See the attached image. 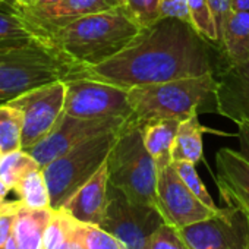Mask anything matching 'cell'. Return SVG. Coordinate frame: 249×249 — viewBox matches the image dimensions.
<instances>
[{"label":"cell","instance_id":"cell-1","mask_svg":"<svg viewBox=\"0 0 249 249\" xmlns=\"http://www.w3.org/2000/svg\"><path fill=\"white\" fill-rule=\"evenodd\" d=\"M215 72L208 41L188 22L161 18L141 30L138 37L114 57L87 68L84 78L131 89Z\"/></svg>","mask_w":249,"mask_h":249},{"label":"cell","instance_id":"cell-2","mask_svg":"<svg viewBox=\"0 0 249 249\" xmlns=\"http://www.w3.org/2000/svg\"><path fill=\"white\" fill-rule=\"evenodd\" d=\"M85 69L59 54L46 38H0V106L41 85L84 78Z\"/></svg>","mask_w":249,"mask_h":249},{"label":"cell","instance_id":"cell-3","mask_svg":"<svg viewBox=\"0 0 249 249\" xmlns=\"http://www.w3.org/2000/svg\"><path fill=\"white\" fill-rule=\"evenodd\" d=\"M141 33V27L123 9L84 17L49 36L50 46L72 63L97 66L123 49Z\"/></svg>","mask_w":249,"mask_h":249},{"label":"cell","instance_id":"cell-4","mask_svg":"<svg viewBox=\"0 0 249 249\" xmlns=\"http://www.w3.org/2000/svg\"><path fill=\"white\" fill-rule=\"evenodd\" d=\"M217 79L214 73L175 79L161 84L142 85L129 89L132 114L126 120L144 126L154 120H185L194 111H201L208 101L214 103Z\"/></svg>","mask_w":249,"mask_h":249},{"label":"cell","instance_id":"cell-5","mask_svg":"<svg viewBox=\"0 0 249 249\" xmlns=\"http://www.w3.org/2000/svg\"><path fill=\"white\" fill-rule=\"evenodd\" d=\"M108 183L131 201L157 207L159 167L148 153L142 128L124 122L107 159Z\"/></svg>","mask_w":249,"mask_h":249},{"label":"cell","instance_id":"cell-6","mask_svg":"<svg viewBox=\"0 0 249 249\" xmlns=\"http://www.w3.org/2000/svg\"><path fill=\"white\" fill-rule=\"evenodd\" d=\"M119 131L92 137L43 167L53 210H60L63 204L106 164Z\"/></svg>","mask_w":249,"mask_h":249},{"label":"cell","instance_id":"cell-7","mask_svg":"<svg viewBox=\"0 0 249 249\" xmlns=\"http://www.w3.org/2000/svg\"><path fill=\"white\" fill-rule=\"evenodd\" d=\"M164 223L159 207L134 202L108 183V204L100 226L117 237L124 249H147L151 234Z\"/></svg>","mask_w":249,"mask_h":249},{"label":"cell","instance_id":"cell-8","mask_svg":"<svg viewBox=\"0 0 249 249\" xmlns=\"http://www.w3.org/2000/svg\"><path fill=\"white\" fill-rule=\"evenodd\" d=\"M65 113L82 119H122L126 122L132 114L129 89L89 78L66 81Z\"/></svg>","mask_w":249,"mask_h":249},{"label":"cell","instance_id":"cell-9","mask_svg":"<svg viewBox=\"0 0 249 249\" xmlns=\"http://www.w3.org/2000/svg\"><path fill=\"white\" fill-rule=\"evenodd\" d=\"M66 82L59 81L33 88L8 104L24 114L22 150H30L44 140L65 111Z\"/></svg>","mask_w":249,"mask_h":249},{"label":"cell","instance_id":"cell-10","mask_svg":"<svg viewBox=\"0 0 249 249\" xmlns=\"http://www.w3.org/2000/svg\"><path fill=\"white\" fill-rule=\"evenodd\" d=\"M179 231L191 249H249V218L234 205Z\"/></svg>","mask_w":249,"mask_h":249},{"label":"cell","instance_id":"cell-11","mask_svg":"<svg viewBox=\"0 0 249 249\" xmlns=\"http://www.w3.org/2000/svg\"><path fill=\"white\" fill-rule=\"evenodd\" d=\"M124 124L122 119H82L62 113L52 132L28 151L44 167L78 144L104 132L119 131Z\"/></svg>","mask_w":249,"mask_h":249},{"label":"cell","instance_id":"cell-12","mask_svg":"<svg viewBox=\"0 0 249 249\" xmlns=\"http://www.w3.org/2000/svg\"><path fill=\"white\" fill-rule=\"evenodd\" d=\"M157 207L166 223L178 229L205 220L217 213L202 204L189 191L173 163L159 170Z\"/></svg>","mask_w":249,"mask_h":249},{"label":"cell","instance_id":"cell-13","mask_svg":"<svg viewBox=\"0 0 249 249\" xmlns=\"http://www.w3.org/2000/svg\"><path fill=\"white\" fill-rule=\"evenodd\" d=\"M9 6L19 14L41 38H47L57 30L92 14L122 9L120 0H62L47 8Z\"/></svg>","mask_w":249,"mask_h":249},{"label":"cell","instance_id":"cell-14","mask_svg":"<svg viewBox=\"0 0 249 249\" xmlns=\"http://www.w3.org/2000/svg\"><path fill=\"white\" fill-rule=\"evenodd\" d=\"M217 87L214 92V111L236 124L249 123V60L226 63L214 73Z\"/></svg>","mask_w":249,"mask_h":249},{"label":"cell","instance_id":"cell-15","mask_svg":"<svg viewBox=\"0 0 249 249\" xmlns=\"http://www.w3.org/2000/svg\"><path fill=\"white\" fill-rule=\"evenodd\" d=\"M217 186L226 205L240 208L249 218V160L233 148H221L215 154Z\"/></svg>","mask_w":249,"mask_h":249},{"label":"cell","instance_id":"cell-16","mask_svg":"<svg viewBox=\"0 0 249 249\" xmlns=\"http://www.w3.org/2000/svg\"><path fill=\"white\" fill-rule=\"evenodd\" d=\"M108 204V169L106 164L84 183L60 210H65L82 224L100 226Z\"/></svg>","mask_w":249,"mask_h":249},{"label":"cell","instance_id":"cell-17","mask_svg":"<svg viewBox=\"0 0 249 249\" xmlns=\"http://www.w3.org/2000/svg\"><path fill=\"white\" fill-rule=\"evenodd\" d=\"M220 46L227 62L249 60V12L231 9L221 27Z\"/></svg>","mask_w":249,"mask_h":249},{"label":"cell","instance_id":"cell-18","mask_svg":"<svg viewBox=\"0 0 249 249\" xmlns=\"http://www.w3.org/2000/svg\"><path fill=\"white\" fill-rule=\"evenodd\" d=\"M53 215V208L33 210L21 207L15 217L14 236L19 249H43L46 227Z\"/></svg>","mask_w":249,"mask_h":249},{"label":"cell","instance_id":"cell-19","mask_svg":"<svg viewBox=\"0 0 249 249\" xmlns=\"http://www.w3.org/2000/svg\"><path fill=\"white\" fill-rule=\"evenodd\" d=\"M199 111H194L188 119L179 122L175 142L172 147L173 161H189L196 164L204 153V132L207 129L199 123Z\"/></svg>","mask_w":249,"mask_h":249},{"label":"cell","instance_id":"cell-20","mask_svg":"<svg viewBox=\"0 0 249 249\" xmlns=\"http://www.w3.org/2000/svg\"><path fill=\"white\" fill-rule=\"evenodd\" d=\"M179 120H154L142 126V137L148 153L153 156L159 170L172 164V147L178 132Z\"/></svg>","mask_w":249,"mask_h":249},{"label":"cell","instance_id":"cell-21","mask_svg":"<svg viewBox=\"0 0 249 249\" xmlns=\"http://www.w3.org/2000/svg\"><path fill=\"white\" fill-rule=\"evenodd\" d=\"M40 167L41 166L28 151L17 150L5 154L0 161V180L9 191H15V188L27 175Z\"/></svg>","mask_w":249,"mask_h":249},{"label":"cell","instance_id":"cell-22","mask_svg":"<svg viewBox=\"0 0 249 249\" xmlns=\"http://www.w3.org/2000/svg\"><path fill=\"white\" fill-rule=\"evenodd\" d=\"M24 114L11 104L0 106V150L9 154L22 150Z\"/></svg>","mask_w":249,"mask_h":249},{"label":"cell","instance_id":"cell-23","mask_svg":"<svg viewBox=\"0 0 249 249\" xmlns=\"http://www.w3.org/2000/svg\"><path fill=\"white\" fill-rule=\"evenodd\" d=\"M15 192L18 194L22 205L27 208H33V210L52 208L50 192L43 173V167L27 175L15 188Z\"/></svg>","mask_w":249,"mask_h":249},{"label":"cell","instance_id":"cell-24","mask_svg":"<svg viewBox=\"0 0 249 249\" xmlns=\"http://www.w3.org/2000/svg\"><path fill=\"white\" fill-rule=\"evenodd\" d=\"M188 9L194 30L208 43L220 46L218 30L208 5V0H188Z\"/></svg>","mask_w":249,"mask_h":249},{"label":"cell","instance_id":"cell-25","mask_svg":"<svg viewBox=\"0 0 249 249\" xmlns=\"http://www.w3.org/2000/svg\"><path fill=\"white\" fill-rule=\"evenodd\" d=\"M76 220L65 210H53V215L46 227L43 237V249H59L60 245L72 233Z\"/></svg>","mask_w":249,"mask_h":249},{"label":"cell","instance_id":"cell-26","mask_svg":"<svg viewBox=\"0 0 249 249\" xmlns=\"http://www.w3.org/2000/svg\"><path fill=\"white\" fill-rule=\"evenodd\" d=\"M122 9L126 12L141 30L154 25L161 19V0H120Z\"/></svg>","mask_w":249,"mask_h":249},{"label":"cell","instance_id":"cell-27","mask_svg":"<svg viewBox=\"0 0 249 249\" xmlns=\"http://www.w3.org/2000/svg\"><path fill=\"white\" fill-rule=\"evenodd\" d=\"M76 233L85 249H124L122 242L97 224H82L78 221Z\"/></svg>","mask_w":249,"mask_h":249},{"label":"cell","instance_id":"cell-28","mask_svg":"<svg viewBox=\"0 0 249 249\" xmlns=\"http://www.w3.org/2000/svg\"><path fill=\"white\" fill-rule=\"evenodd\" d=\"M173 166L176 169V172L179 173V176L182 178V180L185 182V185L189 188V191L202 202L205 204L208 208H211L213 211H218L221 207H217L213 196L210 195V192L207 191L204 182L201 180V178L198 176V172L195 169L196 164L189 163V161H173Z\"/></svg>","mask_w":249,"mask_h":249},{"label":"cell","instance_id":"cell-29","mask_svg":"<svg viewBox=\"0 0 249 249\" xmlns=\"http://www.w3.org/2000/svg\"><path fill=\"white\" fill-rule=\"evenodd\" d=\"M40 37L31 25L17 14L11 6L9 11H0V38H27Z\"/></svg>","mask_w":249,"mask_h":249},{"label":"cell","instance_id":"cell-30","mask_svg":"<svg viewBox=\"0 0 249 249\" xmlns=\"http://www.w3.org/2000/svg\"><path fill=\"white\" fill-rule=\"evenodd\" d=\"M147 249H191L178 227L164 223L150 237Z\"/></svg>","mask_w":249,"mask_h":249},{"label":"cell","instance_id":"cell-31","mask_svg":"<svg viewBox=\"0 0 249 249\" xmlns=\"http://www.w3.org/2000/svg\"><path fill=\"white\" fill-rule=\"evenodd\" d=\"M160 14H161V18H176V19L191 24L188 0H161Z\"/></svg>","mask_w":249,"mask_h":249},{"label":"cell","instance_id":"cell-32","mask_svg":"<svg viewBox=\"0 0 249 249\" xmlns=\"http://www.w3.org/2000/svg\"><path fill=\"white\" fill-rule=\"evenodd\" d=\"M208 5L211 8L214 21H215L217 30H218V36H220L224 19L233 9V0H208Z\"/></svg>","mask_w":249,"mask_h":249},{"label":"cell","instance_id":"cell-33","mask_svg":"<svg viewBox=\"0 0 249 249\" xmlns=\"http://www.w3.org/2000/svg\"><path fill=\"white\" fill-rule=\"evenodd\" d=\"M237 126V140H239V151L245 159L249 160V123L242 122Z\"/></svg>","mask_w":249,"mask_h":249},{"label":"cell","instance_id":"cell-34","mask_svg":"<svg viewBox=\"0 0 249 249\" xmlns=\"http://www.w3.org/2000/svg\"><path fill=\"white\" fill-rule=\"evenodd\" d=\"M76 224H78V221H76ZM76 224H75L72 233H71V234L68 236V239L60 245L59 249H85L84 245H82V242H81V239H79V236H78V233H76Z\"/></svg>","mask_w":249,"mask_h":249},{"label":"cell","instance_id":"cell-35","mask_svg":"<svg viewBox=\"0 0 249 249\" xmlns=\"http://www.w3.org/2000/svg\"><path fill=\"white\" fill-rule=\"evenodd\" d=\"M11 191L5 186V183L0 180V211H2L6 205H8V202H9V199H8V194H9Z\"/></svg>","mask_w":249,"mask_h":249},{"label":"cell","instance_id":"cell-36","mask_svg":"<svg viewBox=\"0 0 249 249\" xmlns=\"http://www.w3.org/2000/svg\"><path fill=\"white\" fill-rule=\"evenodd\" d=\"M8 3L18 6V8H31V6H36L38 3V0H11V2H8Z\"/></svg>","mask_w":249,"mask_h":249},{"label":"cell","instance_id":"cell-37","mask_svg":"<svg viewBox=\"0 0 249 249\" xmlns=\"http://www.w3.org/2000/svg\"><path fill=\"white\" fill-rule=\"evenodd\" d=\"M233 9L249 12V0H233Z\"/></svg>","mask_w":249,"mask_h":249},{"label":"cell","instance_id":"cell-38","mask_svg":"<svg viewBox=\"0 0 249 249\" xmlns=\"http://www.w3.org/2000/svg\"><path fill=\"white\" fill-rule=\"evenodd\" d=\"M60 2H62V0H38V3L36 6H31V8H47V6L57 5Z\"/></svg>","mask_w":249,"mask_h":249},{"label":"cell","instance_id":"cell-39","mask_svg":"<svg viewBox=\"0 0 249 249\" xmlns=\"http://www.w3.org/2000/svg\"><path fill=\"white\" fill-rule=\"evenodd\" d=\"M5 249H19V246H18V243H17V239H15V236L12 234L11 236V239L8 240V243H6V248Z\"/></svg>","mask_w":249,"mask_h":249},{"label":"cell","instance_id":"cell-40","mask_svg":"<svg viewBox=\"0 0 249 249\" xmlns=\"http://www.w3.org/2000/svg\"><path fill=\"white\" fill-rule=\"evenodd\" d=\"M3 156H5V154H3V151H2V150H0V161H2V159H3Z\"/></svg>","mask_w":249,"mask_h":249},{"label":"cell","instance_id":"cell-41","mask_svg":"<svg viewBox=\"0 0 249 249\" xmlns=\"http://www.w3.org/2000/svg\"><path fill=\"white\" fill-rule=\"evenodd\" d=\"M6 3V0H0V5H5Z\"/></svg>","mask_w":249,"mask_h":249}]
</instances>
